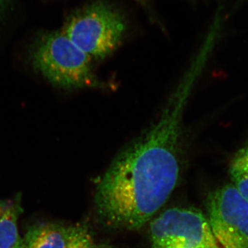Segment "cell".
<instances>
[{
    "mask_svg": "<svg viewBox=\"0 0 248 248\" xmlns=\"http://www.w3.org/2000/svg\"><path fill=\"white\" fill-rule=\"evenodd\" d=\"M3 1L4 0H0V8H1V5H2Z\"/></svg>",
    "mask_w": 248,
    "mask_h": 248,
    "instance_id": "9a60e30c",
    "label": "cell"
},
{
    "mask_svg": "<svg viewBox=\"0 0 248 248\" xmlns=\"http://www.w3.org/2000/svg\"><path fill=\"white\" fill-rule=\"evenodd\" d=\"M153 247L179 244L190 248H221L208 218L195 208H173L151 222Z\"/></svg>",
    "mask_w": 248,
    "mask_h": 248,
    "instance_id": "5b68a950",
    "label": "cell"
},
{
    "mask_svg": "<svg viewBox=\"0 0 248 248\" xmlns=\"http://www.w3.org/2000/svg\"><path fill=\"white\" fill-rule=\"evenodd\" d=\"M79 226L42 222L29 227L23 244L25 248H69Z\"/></svg>",
    "mask_w": 248,
    "mask_h": 248,
    "instance_id": "8992f818",
    "label": "cell"
},
{
    "mask_svg": "<svg viewBox=\"0 0 248 248\" xmlns=\"http://www.w3.org/2000/svg\"><path fill=\"white\" fill-rule=\"evenodd\" d=\"M232 185L248 201V147L238 152L230 167Z\"/></svg>",
    "mask_w": 248,
    "mask_h": 248,
    "instance_id": "ba28073f",
    "label": "cell"
},
{
    "mask_svg": "<svg viewBox=\"0 0 248 248\" xmlns=\"http://www.w3.org/2000/svg\"><path fill=\"white\" fill-rule=\"evenodd\" d=\"M92 239L89 232L84 227L79 226L69 248H92Z\"/></svg>",
    "mask_w": 248,
    "mask_h": 248,
    "instance_id": "9c48e42d",
    "label": "cell"
},
{
    "mask_svg": "<svg viewBox=\"0 0 248 248\" xmlns=\"http://www.w3.org/2000/svg\"><path fill=\"white\" fill-rule=\"evenodd\" d=\"M92 248H112L110 246H108L107 245H100V246H93Z\"/></svg>",
    "mask_w": 248,
    "mask_h": 248,
    "instance_id": "4fadbf2b",
    "label": "cell"
},
{
    "mask_svg": "<svg viewBox=\"0 0 248 248\" xmlns=\"http://www.w3.org/2000/svg\"><path fill=\"white\" fill-rule=\"evenodd\" d=\"M136 1H138L139 3H141L142 4H145L148 0H136Z\"/></svg>",
    "mask_w": 248,
    "mask_h": 248,
    "instance_id": "5bb4252c",
    "label": "cell"
},
{
    "mask_svg": "<svg viewBox=\"0 0 248 248\" xmlns=\"http://www.w3.org/2000/svg\"><path fill=\"white\" fill-rule=\"evenodd\" d=\"M190 89L174 90L159 120L109 166L94 195L106 224L136 231L150 221L175 188L180 174L182 112Z\"/></svg>",
    "mask_w": 248,
    "mask_h": 248,
    "instance_id": "6da1fadb",
    "label": "cell"
},
{
    "mask_svg": "<svg viewBox=\"0 0 248 248\" xmlns=\"http://www.w3.org/2000/svg\"><path fill=\"white\" fill-rule=\"evenodd\" d=\"M12 200H0V221L1 218L4 216V213H6V210L11 205Z\"/></svg>",
    "mask_w": 248,
    "mask_h": 248,
    "instance_id": "30bf717a",
    "label": "cell"
},
{
    "mask_svg": "<svg viewBox=\"0 0 248 248\" xmlns=\"http://www.w3.org/2000/svg\"><path fill=\"white\" fill-rule=\"evenodd\" d=\"M14 248H25V247H24V244H23L22 238H20V239H19L17 244H16V246H15Z\"/></svg>",
    "mask_w": 248,
    "mask_h": 248,
    "instance_id": "7c38bea8",
    "label": "cell"
},
{
    "mask_svg": "<svg viewBox=\"0 0 248 248\" xmlns=\"http://www.w3.org/2000/svg\"><path fill=\"white\" fill-rule=\"evenodd\" d=\"M29 55L33 69L57 87L72 90L102 84L91 69V58L62 31L41 36Z\"/></svg>",
    "mask_w": 248,
    "mask_h": 248,
    "instance_id": "7a4b0ae2",
    "label": "cell"
},
{
    "mask_svg": "<svg viewBox=\"0 0 248 248\" xmlns=\"http://www.w3.org/2000/svg\"><path fill=\"white\" fill-rule=\"evenodd\" d=\"M21 201L20 195L12 200L0 221V248H14L21 238L17 226L18 219L23 212Z\"/></svg>",
    "mask_w": 248,
    "mask_h": 248,
    "instance_id": "52a82bcc",
    "label": "cell"
},
{
    "mask_svg": "<svg viewBox=\"0 0 248 248\" xmlns=\"http://www.w3.org/2000/svg\"><path fill=\"white\" fill-rule=\"evenodd\" d=\"M125 29V19L117 9L97 1L72 15L62 32L90 58L104 59L120 45Z\"/></svg>",
    "mask_w": 248,
    "mask_h": 248,
    "instance_id": "3957f363",
    "label": "cell"
},
{
    "mask_svg": "<svg viewBox=\"0 0 248 248\" xmlns=\"http://www.w3.org/2000/svg\"><path fill=\"white\" fill-rule=\"evenodd\" d=\"M207 212L210 228L221 248H248V201L232 184L208 195Z\"/></svg>",
    "mask_w": 248,
    "mask_h": 248,
    "instance_id": "277c9868",
    "label": "cell"
},
{
    "mask_svg": "<svg viewBox=\"0 0 248 248\" xmlns=\"http://www.w3.org/2000/svg\"><path fill=\"white\" fill-rule=\"evenodd\" d=\"M153 248H190L179 244H170L167 246H161V247H155Z\"/></svg>",
    "mask_w": 248,
    "mask_h": 248,
    "instance_id": "8fae6325",
    "label": "cell"
}]
</instances>
